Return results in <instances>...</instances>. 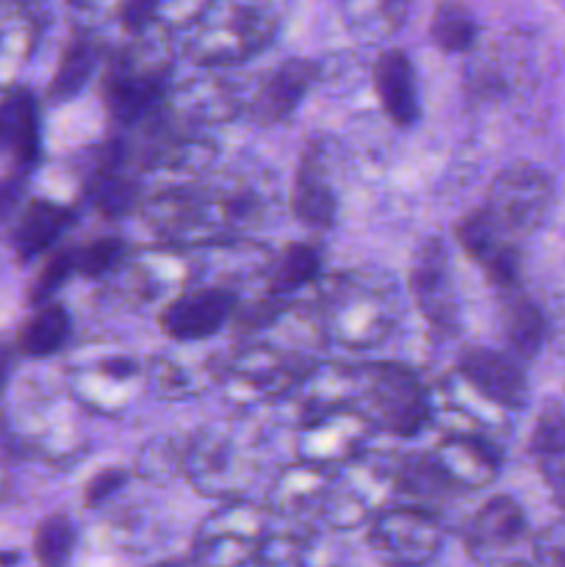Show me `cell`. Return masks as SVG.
I'll use <instances>...</instances> for the list:
<instances>
[{
    "label": "cell",
    "instance_id": "6da1fadb",
    "mask_svg": "<svg viewBox=\"0 0 565 567\" xmlns=\"http://www.w3.org/2000/svg\"><path fill=\"white\" fill-rule=\"evenodd\" d=\"M291 0H205L186 50L197 64H242L280 33Z\"/></svg>",
    "mask_w": 565,
    "mask_h": 567
},
{
    "label": "cell",
    "instance_id": "7a4b0ae2",
    "mask_svg": "<svg viewBox=\"0 0 565 567\" xmlns=\"http://www.w3.org/2000/svg\"><path fill=\"white\" fill-rule=\"evenodd\" d=\"M397 291L386 282L341 280L325 302V332L347 347L382 341L393 327Z\"/></svg>",
    "mask_w": 565,
    "mask_h": 567
},
{
    "label": "cell",
    "instance_id": "3957f363",
    "mask_svg": "<svg viewBox=\"0 0 565 567\" xmlns=\"http://www.w3.org/2000/svg\"><path fill=\"white\" fill-rule=\"evenodd\" d=\"M266 537V513L233 498L199 524L192 540L194 567H247Z\"/></svg>",
    "mask_w": 565,
    "mask_h": 567
},
{
    "label": "cell",
    "instance_id": "277c9868",
    "mask_svg": "<svg viewBox=\"0 0 565 567\" xmlns=\"http://www.w3.org/2000/svg\"><path fill=\"white\" fill-rule=\"evenodd\" d=\"M397 493L393 485V468L380 463H366V457L349 460L343 471L332 474L330 491L321 504V520L330 529H358L369 524L377 513H382V504Z\"/></svg>",
    "mask_w": 565,
    "mask_h": 567
},
{
    "label": "cell",
    "instance_id": "5b68a950",
    "mask_svg": "<svg viewBox=\"0 0 565 567\" xmlns=\"http://www.w3.org/2000/svg\"><path fill=\"white\" fill-rule=\"evenodd\" d=\"M443 529L435 513L424 507L382 509L371 518L369 548L386 567H421L441 551Z\"/></svg>",
    "mask_w": 565,
    "mask_h": 567
},
{
    "label": "cell",
    "instance_id": "8992f818",
    "mask_svg": "<svg viewBox=\"0 0 565 567\" xmlns=\"http://www.w3.org/2000/svg\"><path fill=\"white\" fill-rule=\"evenodd\" d=\"M554 205L552 177L535 166H513L493 181L487 194V216L510 238L535 233Z\"/></svg>",
    "mask_w": 565,
    "mask_h": 567
},
{
    "label": "cell",
    "instance_id": "52a82bcc",
    "mask_svg": "<svg viewBox=\"0 0 565 567\" xmlns=\"http://www.w3.org/2000/svg\"><path fill=\"white\" fill-rule=\"evenodd\" d=\"M366 399L369 419L382 430L399 437H413L424 430L430 413V396L421 391L419 380L410 369L397 363L371 365L366 377Z\"/></svg>",
    "mask_w": 565,
    "mask_h": 567
},
{
    "label": "cell",
    "instance_id": "ba28073f",
    "mask_svg": "<svg viewBox=\"0 0 565 567\" xmlns=\"http://www.w3.org/2000/svg\"><path fill=\"white\" fill-rule=\"evenodd\" d=\"M374 421L360 410H349L347 404L314 413L299 432L297 457L332 471L363 454Z\"/></svg>",
    "mask_w": 565,
    "mask_h": 567
},
{
    "label": "cell",
    "instance_id": "9c48e42d",
    "mask_svg": "<svg viewBox=\"0 0 565 567\" xmlns=\"http://www.w3.org/2000/svg\"><path fill=\"white\" fill-rule=\"evenodd\" d=\"M186 474L203 496L233 502L242 496V491H247L253 480V465L227 437L210 435L197 437L188 446Z\"/></svg>",
    "mask_w": 565,
    "mask_h": 567
},
{
    "label": "cell",
    "instance_id": "30bf717a",
    "mask_svg": "<svg viewBox=\"0 0 565 567\" xmlns=\"http://www.w3.org/2000/svg\"><path fill=\"white\" fill-rule=\"evenodd\" d=\"M415 305L421 316L435 330H452L458 324V299H454L452 277H449V252L443 241L430 238L419 247L410 271Z\"/></svg>",
    "mask_w": 565,
    "mask_h": 567
},
{
    "label": "cell",
    "instance_id": "8fae6325",
    "mask_svg": "<svg viewBox=\"0 0 565 567\" xmlns=\"http://www.w3.org/2000/svg\"><path fill=\"white\" fill-rule=\"evenodd\" d=\"M458 374L474 388L480 396L493 402L502 410H524L530 399V385H526L524 371L518 363L485 347L465 349L460 358Z\"/></svg>",
    "mask_w": 565,
    "mask_h": 567
},
{
    "label": "cell",
    "instance_id": "7c38bea8",
    "mask_svg": "<svg viewBox=\"0 0 565 567\" xmlns=\"http://www.w3.org/2000/svg\"><path fill=\"white\" fill-rule=\"evenodd\" d=\"M236 310L230 288H197L170 302L161 313V327L175 341H203L216 336Z\"/></svg>",
    "mask_w": 565,
    "mask_h": 567
},
{
    "label": "cell",
    "instance_id": "4fadbf2b",
    "mask_svg": "<svg viewBox=\"0 0 565 567\" xmlns=\"http://www.w3.org/2000/svg\"><path fill=\"white\" fill-rule=\"evenodd\" d=\"M458 238L469 258H474L487 271L491 282H496L499 288H513L518 282V247L513 244V238L499 230L485 208L460 221Z\"/></svg>",
    "mask_w": 565,
    "mask_h": 567
},
{
    "label": "cell",
    "instance_id": "5bb4252c",
    "mask_svg": "<svg viewBox=\"0 0 565 567\" xmlns=\"http://www.w3.org/2000/svg\"><path fill=\"white\" fill-rule=\"evenodd\" d=\"M432 460L449 485L463 487V491H480L491 485L502 468V454L493 446V441L474 435H446L438 443Z\"/></svg>",
    "mask_w": 565,
    "mask_h": 567
},
{
    "label": "cell",
    "instance_id": "9a60e30c",
    "mask_svg": "<svg viewBox=\"0 0 565 567\" xmlns=\"http://www.w3.org/2000/svg\"><path fill=\"white\" fill-rule=\"evenodd\" d=\"M526 535V515L518 502L510 496H496L471 518L465 529V548L476 563H491L502 557L513 546H518Z\"/></svg>",
    "mask_w": 565,
    "mask_h": 567
},
{
    "label": "cell",
    "instance_id": "2e32d148",
    "mask_svg": "<svg viewBox=\"0 0 565 567\" xmlns=\"http://www.w3.org/2000/svg\"><path fill=\"white\" fill-rule=\"evenodd\" d=\"M332 471L314 463H299L282 468V474L269 487V509L280 518L299 520L310 513H321L327 491H330Z\"/></svg>",
    "mask_w": 565,
    "mask_h": 567
},
{
    "label": "cell",
    "instance_id": "e0dca14e",
    "mask_svg": "<svg viewBox=\"0 0 565 567\" xmlns=\"http://www.w3.org/2000/svg\"><path fill=\"white\" fill-rule=\"evenodd\" d=\"M161 83H164L161 70H153V66L144 70L142 64L131 59L116 61L109 81H105V100H109L111 116L120 125H133L136 120H142L158 97Z\"/></svg>",
    "mask_w": 565,
    "mask_h": 567
},
{
    "label": "cell",
    "instance_id": "ac0fdd59",
    "mask_svg": "<svg viewBox=\"0 0 565 567\" xmlns=\"http://www.w3.org/2000/svg\"><path fill=\"white\" fill-rule=\"evenodd\" d=\"M316 75H319V66L316 61L308 59H291L286 64L277 66L269 78H266L264 89L258 92L253 103V116L260 125H277L286 116H291V111L297 109L299 100L308 94V89L314 86Z\"/></svg>",
    "mask_w": 565,
    "mask_h": 567
},
{
    "label": "cell",
    "instance_id": "d6986e66",
    "mask_svg": "<svg viewBox=\"0 0 565 567\" xmlns=\"http://www.w3.org/2000/svg\"><path fill=\"white\" fill-rule=\"evenodd\" d=\"M0 155L25 172L39 158V111L25 89H14L0 100Z\"/></svg>",
    "mask_w": 565,
    "mask_h": 567
},
{
    "label": "cell",
    "instance_id": "ffe728a7",
    "mask_svg": "<svg viewBox=\"0 0 565 567\" xmlns=\"http://www.w3.org/2000/svg\"><path fill=\"white\" fill-rule=\"evenodd\" d=\"M374 89L380 105L397 125L408 127L419 120V94L410 59L402 50H386L374 64Z\"/></svg>",
    "mask_w": 565,
    "mask_h": 567
},
{
    "label": "cell",
    "instance_id": "44dd1931",
    "mask_svg": "<svg viewBox=\"0 0 565 567\" xmlns=\"http://www.w3.org/2000/svg\"><path fill=\"white\" fill-rule=\"evenodd\" d=\"M255 567H336L332 543L319 532L269 535L255 554Z\"/></svg>",
    "mask_w": 565,
    "mask_h": 567
},
{
    "label": "cell",
    "instance_id": "7402d4cb",
    "mask_svg": "<svg viewBox=\"0 0 565 567\" xmlns=\"http://www.w3.org/2000/svg\"><path fill=\"white\" fill-rule=\"evenodd\" d=\"M347 31L363 44H380L404 25L410 0H338Z\"/></svg>",
    "mask_w": 565,
    "mask_h": 567
},
{
    "label": "cell",
    "instance_id": "603a6c76",
    "mask_svg": "<svg viewBox=\"0 0 565 567\" xmlns=\"http://www.w3.org/2000/svg\"><path fill=\"white\" fill-rule=\"evenodd\" d=\"M70 225V210L61 205L37 199L22 210L20 221L14 227V249L22 260H31L37 255L48 252L55 238Z\"/></svg>",
    "mask_w": 565,
    "mask_h": 567
},
{
    "label": "cell",
    "instance_id": "cb8c5ba5",
    "mask_svg": "<svg viewBox=\"0 0 565 567\" xmlns=\"http://www.w3.org/2000/svg\"><path fill=\"white\" fill-rule=\"evenodd\" d=\"M336 194L327 186V181L321 177V172L314 169L310 161H305L302 169H299L297 183L291 188V210L305 227H314V230H325L336 219Z\"/></svg>",
    "mask_w": 565,
    "mask_h": 567
},
{
    "label": "cell",
    "instance_id": "d4e9b609",
    "mask_svg": "<svg viewBox=\"0 0 565 567\" xmlns=\"http://www.w3.org/2000/svg\"><path fill=\"white\" fill-rule=\"evenodd\" d=\"M66 336H70V313L61 305H44L25 321L17 343L28 358H48L64 347Z\"/></svg>",
    "mask_w": 565,
    "mask_h": 567
},
{
    "label": "cell",
    "instance_id": "484cf974",
    "mask_svg": "<svg viewBox=\"0 0 565 567\" xmlns=\"http://www.w3.org/2000/svg\"><path fill=\"white\" fill-rule=\"evenodd\" d=\"M504 336L518 358H535L546 341V319L530 299L518 297L504 310Z\"/></svg>",
    "mask_w": 565,
    "mask_h": 567
},
{
    "label": "cell",
    "instance_id": "4316f807",
    "mask_svg": "<svg viewBox=\"0 0 565 567\" xmlns=\"http://www.w3.org/2000/svg\"><path fill=\"white\" fill-rule=\"evenodd\" d=\"M94 64H97V53H94L92 42L75 39V42L64 50L59 70H55L53 81H50V100L64 103V100H72L75 94H81L83 86L89 83V78H92Z\"/></svg>",
    "mask_w": 565,
    "mask_h": 567
},
{
    "label": "cell",
    "instance_id": "83f0119b",
    "mask_svg": "<svg viewBox=\"0 0 565 567\" xmlns=\"http://www.w3.org/2000/svg\"><path fill=\"white\" fill-rule=\"evenodd\" d=\"M321 258L314 247L308 244H291V247L282 252V258L277 260V266L269 275V291L275 297H286V293L299 291V288L310 286V282L319 277Z\"/></svg>",
    "mask_w": 565,
    "mask_h": 567
},
{
    "label": "cell",
    "instance_id": "f1b7e54d",
    "mask_svg": "<svg viewBox=\"0 0 565 567\" xmlns=\"http://www.w3.org/2000/svg\"><path fill=\"white\" fill-rule=\"evenodd\" d=\"M393 485H397V493L419 498V502H430V498H438L446 491H452V485H449V480L441 474V468H438L432 457L402 460L393 468Z\"/></svg>",
    "mask_w": 565,
    "mask_h": 567
},
{
    "label": "cell",
    "instance_id": "f546056e",
    "mask_svg": "<svg viewBox=\"0 0 565 567\" xmlns=\"http://www.w3.org/2000/svg\"><path fill=\"white\" fill-rule=\"evenodd\" d=\"M432 42L446 53H463L476 39V20L460 3H443L432 17Z\"/></svg>",
    "mask_w": 565,
    "mask_h": 567
},
{
    "label": "cell",
    "instance_id": "4dcf8cb0",
    "mask_svg": "<svg viewBox=\"0 0 565 567\" xmlns=\"http://www.w3.org/2000/svg\"><path fill=\"white\" fill-rule=\"evenodd\" d=\"M72 548H75V526L66 515H50L37 526L33 554L42 567H64Z\"/></svg>",
    "mask_w": 565,
    "mask_h": 567
},
{
    "label": "cell",
    "instance_id": "1f68e13d",
    "mask_svg": "<svg viewBox=\"0 0 565 567\" xmlns=\"http://www.w3.org/2000/svg\"><path fill=\"white\" fill-rule=\"evenodd\" d=\"M188 446H181L177 441H155L138 454V474L144 480L166 482L175 474L186 471Z\"/></svg>",
    "mask_w": 565,
    "mask_h": 567
},
{
    "label": "cell",
    "instance_id": "d6a6232c",
    "mask_svg": "<svg viewBox=\"0 0 565 567\" xmlns=\"http://www.w3.org/2000/svg\"><path fill=\"white\" fill-rule=\"evenodd\" d=\"M136 183L120 175H100L97 186H94V205L109 219H120L127 210L136 205Z\"/></svg>",
    "mask_w": 565,
    "mask_h": 567
},
{
    "label": "cell",
    "instance_id": "836d02e7",
    "mask_svg": "<svg viewBox=\"0 0 565 567\" xmlns=\"http://www.w3.org/2000/svg\"><path fill=\"white\" fill-rule=\"evenodd\" d=\"M530 449L537 457H563L565 454V413L559 408L543 410L537 419L535 430H532Z\"/></svg>",
    "mask_w": 565,
    "mask_h": 567
},
{
    "label": "cell",
    "instance_id": "e575fe53",
    "mask_svg": "<svg viewBox=\"0 0 565 567\" xmlns=\"http://www.w3.org/2000/svg\"><path fill=\"white\" fill-rule=\"evenodd\" d=\"M125 247L120 238H97V241L86 244L75 252V271L86 277H100L109 269H114L116 260L122 258Z\"/></svg>",
    "mask_w": 565,
    "mask_h": 567
},
{
    "label": "cell",
    "instance_id": "d590c367",
    "mask_svg": "<svg viewBox=\"0 0 565 567\" xmlns=\"http://www.w3.org/2000/svg\"><path fill=\"white\" fill-rule=\"evenodd\" d=\"M72 271H75V252H55L37 275V282H33L31 288V302L33 305L48 302V299L64 286L66 277H70Z\"/></svg>",
    "mask_w": 565,
    "mask_h": 567
},
{
    "label": "cell",
    "instance_id": "8d00e7d4",
    "mask_svg": "<svg viewBox=\"0 0 565 567\" xmlns=\"http://www.w3.org/2000/svg\"><path fill=\"white\" fill-rule=\"evenodd\" d=\"M125 482H127V474L122 468H105L100 471V474H94L92 480H89L86 493H83L86 507H100L103 502H109L116 491H122Z\"/></svg>",
    "mask_w": 565,
    "mask_h": 567
},
{
    "label": "cell",
    "instance_id": "74e56055",
    "mask_svg": "<svg viewBox=\"0 0 565 567\" xmlns=\"http://www.w3.org/2000/svg\"><path fill=\"white\" fill-rule=\"evenodd\" d=\"M158 3L161 0H127L125 11H122L125 14V25L131 31H144L153 22Z\"/></svg>",
    "mask_w": 565,
    "mask_h": 567
},
{
    "label": "cell",
    "instance_id": "f35d334b",
    "mask_svg": "<svg viewBox=\"0 0 565 567\" xmlns=\"http://www.w3.org/2000/svg\"><path fill=\"white\" fill-rule=\"evenodd\" d=\"M22 188H25V181H22V172L20 175H11L0 181V221L9 219L14 214L17 203L22 197Z\"/></svg>",
    "mask_w": 565,
    "mask_h": 567
},
{
    "label": "cell",
    "instance_id": "ab89813d",
    "mask_svg": "<svg viewBox=\"0 0 565 567\" xmlns=\"http://www.w3.org/2000/svg\"><path fill=\"white\" fill-rule=\"evenodd\" d=\"M548 480H552V491H554V496H557L559 507L565 509V468L552 471V474H548Z\"/></svg>",
    "mask_w": 565,
    "mask_h": 567
},
{
    "label": "cell",
    "instance_id": "60d3db41",
    "mask_svg": "<svg viewBox=\"0 0 565 567\" xmlns=\"http://www.w3.org/2000/svg\"><path fill=\"white\" fill-rule=\"evenodd\" d=\"M9 365H11L9 352H3V349H0V391H3L6 380H9Z\"/></svg>",
    "mask_w": 565,
    "mask_h": 567
},
{
    "label": "cell",
    "instance_id": "b9f144b4",
    "mask_svg": "<svg viewBox=\"0 0 565 567\" xmlns=\"http://www.w3.org/2000/svg\"><path fill=\"white\" fill-rule=\"evenodd\" d=\"M20 563V554L17 551H0V567H11Z\"/></svg>",
    "mask_w": 565,
    "mask_h": 567
},
{
    "label": "cell",
    "instance_id": "7bdbcfd3",
    "mask_svg": "<svg viewBox=\"0 0 565 567\" xmlns=\"http://www.w3.org/2000/svg\"><path fill=\"white\" fill-rule=\"evenodd\" d=\"M153 567H183L181 563H158V565H153Z\"/></svg>",
    "mask_w": 565,
    "mask_h": 567
},
{
    "label": "cell",
    "instance_id": "ee69618b",
    "mask_svg": "<svg viewBox=\"0 0 565 567\" xmlns=\"http://www.w3.org/2000/svg\"><path fill=\"white\" fill-rule=\"evenodd\" d=\"M504 567H530V565H521V563H515V565H504Z\"/></svg>",
    "mask_w": 565,
    "mask_h": 567
}]
</instances>
